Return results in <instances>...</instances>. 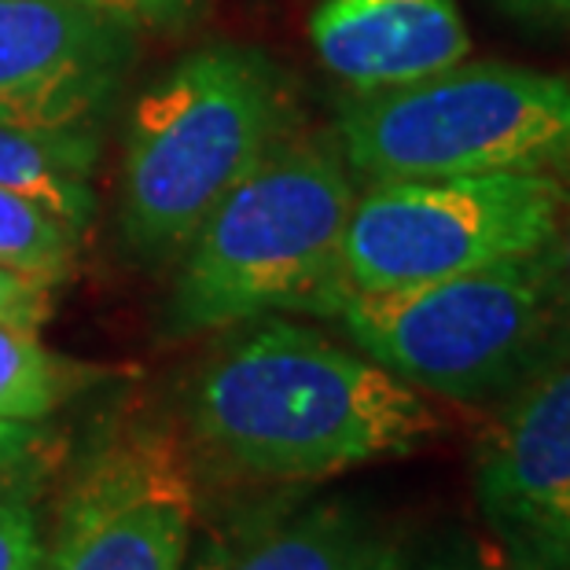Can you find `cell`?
Here are the masks:
<instances>
[{
	"instance_id": "obj_1",
	"label": "cell",
	"mask_w": 570,
	"mask_h": 570,
	"mask_svg": "<svg viewBox=\"0 0 570 570\" xmlns=\"http://www.w3.org/2000/svg\"><path fill=\"white\" fill-rule=\"evenodd\" d=\"M180 439L222 490L317 487L423 453L449 431L431 394L287 313L225 327L180 391Z\"/></svg>"
},
{
	"instance_id": "obj_2",
	"label": "cell",
	"mask_w": 570,
	"mask_h": 570,
	"mask_svg": "<svg viewBox=\"0 0 570 570\" xmlns=\"http://www.w3.org/2000/svg\"><path fill=\"white\" fill-rule=\"evenodd\" d=\"M357 188L332 140L287 137L239 180L174 262L166 338L225 332L269 313L332 317Z\"/></svg>"
},
{
	"instance_id": "obj_3",
	"label": "cell",
	"mask_w": 570,
	"mask_h": 570,
	"mask_svg": "<svg viewBox=\"0 0 570 570\" xmlns=\"http://www.w3.org/2000/svg\"><path fill=\"white\" fill-rule=\"evenodd\" d=\"M295 132V85L273 56L233 41L188 52L129 111L126 247L148 265L177 262L214 206Z\"/></svg>"
},
{
	"instance_id": "obj_4",
	"label": "cell",
	"mask_w": 570,
	"mask_h": 570,
	"mask_svg": "<svg viewBox=\"0 0 570 570\" xmlns=\"http://www.w3.org/2000/svg\"><path fill=\"white\" fill-rule=\"evenodd\" d=\"M332 321L383 368L456 405H497L570 346L552 247L402 291H350Z\"/></svg>"
},
{
	"instance_id": "obj_5",
	"label": "cell",
	"mask_w": 570,
	"mask_h": 570,
	"mask_svg": "<svg viewBox=\"0 0 570 570\" xmlns=\"http://www.w3.org/2000/svg\"><path fill=\"white\" fill-rule=\"evenodd\" d=\"M335 144L350 174L479 177L570 169V78L512 63H456L409 89L338 107Z\"/></svg>"
},
{
	"instance_id": "obj_6",
	"label": "cell",
	"mask_w": 570,
	"mask_h": 570,
	"mask_svg": "<svg viewBox=\"0 0 570 570\" xmlns=\"http://www.w3.org/2000/svg\"><path fill=\"white\" fill-rule=\"evenodd\" d=\"M563 177L479 174L372 180L343 236V295L402 291L552 247Z\"/></svg>"
},
{
	"instance_id": "obj_7",
	"label": "cell",
	"mask_w": 570,
	"mask_h": 570,
	"mask_svg": "<svg viewBox=\"0 0 570 570\" xmlns=\"http://www.w3.org/2000/svg\"><path fill=\"white\" fill-rule=\"evenodd\" d=\"M203 482L174 423L107 420L70 464L33 570H185Z\"/></svg>"
},
{
	"instance_id": "obj_8",
	"label": "cell",
	"mask_w": 570,
	"mask_h": 570,
	"mask_svg": "<svg viewBox=\"0 0 570 570\" xmlns=\"http://www.w3.org/2000/svg\"><path fill=\"white\" fill-rule=\"evenodd\" d=\"M140 41L78 0H0V122L104 132Z\"/></svg>"
},
{
	"instance_id": "obj_9",
	"label": "cell",
	"mask_w": 570,
	"mask_h": 570,
	"mask_svg": "<svg viewBox=\"0 0 570 570\" xmlns=\"http://www.w3.org/2000/svg\"><path fill=\"white\" fill-rule=\"evenodd\" d=\"M475 497L490 530L570 567V346L497 402L475 445Z\"/></svg>"
},
{
	"instance_id": "obj_10",
	"label": "cell",
	"mask_w": 570,
	"mask_h": 570,
	"mask_svg": "<svg viewBox=\"0 0 570 570\" xmlns=\"http://www.w3.org/2000/svg\"><path fill=\"white\" fill-rule=\"evenodd\" d=\"M185 570H372L397 538L354 501H309L306 487L236 490Z\"/></svg>"
},
{
	"instance_id": "obj_11",
	"label": "cell",
	"mask_w": 570,
	"mask_h": 570,
	"mask_svg": "<svg viewBox=\"0 0 570 570\" xmlns=\"http://www.w3.org/2000/svg\"><path fill=\"white\" fill-rule=\"evenodd\" d=\"M309 45L357 96L409 89L471 56L456 0H321Z\"/></svg>"
},
{
	"instance_id": "obj_12",
	"label": "cell",
	"mask_w": 570,
	"mask_h": 570,
	"mask_svg": "<svg viewBox=\"0 0 570 570\" xmlns=\"http://www.w3.org/2000/svg\"><path fill=\"white\" fill-rule=\"evenodd\" d=\"M104 132H48L0 122V191H16L89 236L96 217L92 174Z\"/></svg>"
},
{
	"instance_id": "obj_13",
	"label": "cell",
	"mask_w": 570,
	"mask_h": 570,
	"mask_svg": "<svg viewBox=\"0 0 570 570\" xmlns=\"http://www.w3.org/2000/svg\"><path fill=\"white\" fill-rule=\"evenodd\" d=\"M115 375V368L45 346L41 327L0 321V420L48 423L59 409Z\"/></svg>"
},
{
	"instance_id": "obj_14",
	"label": "cell",
	"mask_w": 570,
	"mask_h": 570,
	"mask_svg": "<svg viewBox=\"0 0 570 570\" xmlns=\"http://www.w3.org/2000/svg\"><path fill=\"white\" fill-rule=\"evenodd\" d=\"M81 239L85 236L78 228L45 210L41 203L16 196V191H0V265L45 276L63 287L78 265Z\"/></svg>"
},
{
	"instance_id": "obj_15",
	"label": "cell",
	"mask_w": 570,
	"mask_h": 570,
	"mask_svg": "<svg viewBox=\"0 0 570 570\" xmlns=\"http://www.w3.org/2000/svg\"><path fill=\"white\" fill-rule=\"evenodd\" d=\"M402 570H570L549 556L523 549V544L501 538L497 530H453L409 560L402 552Z\"/></svg>"
},
{
	"instance_id": "obj_16",
	"label": "cell",
	"mask_w": 570,
	"mask_h": 570,
	"mask_svg": "<svg viewBox=\"0 0 570 570\" xmlns=\"http://www.w3.org/2000/svg\"><path fill=\"white\" fill-rule=\"evenodd\" d=\"M45 482H0V570H33L45 541Z\"/></svg>"
},
{
	"instance_id": "obj_17",
	"label": "cell",
	"mask_w": 570,
	"mask_h": 570,
	"mask_svg": "<svg viewBox=\"0 0 570 570\" xmlns=\"http://www.w3.org/2000/svg\"><path fill=\"white\" fill-rule=\"evenodd\" d=\"M63 460V439L48 423L0 420V482L48 479Z\"/></svg>"
},
{
	"instance_id": "obj_18",
	"label": "cell",
	"mask_w": 570,
	"mask_h": 570,
	"mask_svg": "<svg viewBox=\"0 0 570 570\" xmlns=\"http://www.w3.org/2000/svg\"><path fill=\"white\" fill-rule=\"evenodd\" d=\"M78 4L122 22L137 38L140 33L174 38V33L191 30L210 11V0H78Z\"/></svg>"
},
{
	"instance_id": "obj_19",
	"label": "cell",
	"mask_w": 570,
	"mask_h": 570,
	"mask_svg": "<svg viewBox=\"0 0 570 570\" xmlns=\"http://www.w3.org/2000/svg\"><path fill=\"white\" fill-rule=\"evenodd\" d=\"M56 291L59 284L45 281V276L0 265V321L45 327V321L56 313Z\"/></svg>"
},
{
	"instance_id": "obj_20",
	"label": "cell",
	"mask_w": 570,
	"mask_h": 570,
	"mask_svg": "<svg viewBox=\"0 0 570 570\" xmlns=\"http://www.w3.org/2000/svg\"><path fill=\"white\" fill-rule=\"evenodd\" d=\"M552 258H556L560 284L570 302V180H563V206H560V228H556V239H552Z\"/></svg>"
},
{
	"instance_id": "obj_21",
	"label": "cell",
	"mask_w": 570,
	"mask_h": 570,
	"mask_svg": "<svg viewBox=\"0 0 570 570\" xmlns=\"http://www.w3.org/2000/svg\"><path fill=\"white\" fill-rule=\"evenodd\" d=\"M512 11L523 16H541V19H570V0H504Z\"/></svg>"
},
{
	"instance_id": "obj_22",
	"label": "cell",
	"mask_w": 570,
	"mask_h": 570,
	"mask_svg": "<svg viewBox=\"0 0 570 570\" xmlns=\"http://www.w3.org/2000/svg\"><path fill=\"white\" fill-rule=\"evenodd\" d=\"M372 570H402V544H397V549H391L383 556L380 563H375Z\"/></svg>"
}]
</instances>
